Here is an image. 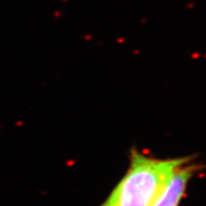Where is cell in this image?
<instances>
[{"mask_svg": "<svg viewBox=\"0 0 206 206\" xmlns=\"http://www.w3.org/2000/svg\"><path fill=\"white\" fill-rule=\"evenodd\" d=\"M99 206H109V205H108V203H107L106 200H105V201H104V202H103L102 204H100Z\"/></svg>", "mask_w": 206, "mask_h": 206, "instance_id": "cell-3", "label": "cell"}, {"mask_svg": "<svg viewBox=\"0 0 206 206\" xmlns=\"http://www.w3.org/2000/svg\"><path fill=\"white\" fill-rule=\"evenodd\" d=\"M193 156L157 159L132 149L129 167L107 197L109 206H151L176 169Z\"/></svg>", "mask_w": 206, "mask_h": 206, "instance_id": "cell-1", "label": "cell"}, {"mask_svg": "<svg viewBox=\"0 0 206 206\" xmlns=\"http://www.w3.org/2000/svg\"><path fill=\"white\" fill-rule=\"evenodd\" d=\"M193 160L180 165L170 177L166 185L151 206H178L183 199L191 178L197 172L204 168Z\"/></svg>", "mask_w": 206, "mask_h": 206, "instance_id": "cell-2", "label": "cell"}]
</instances>
